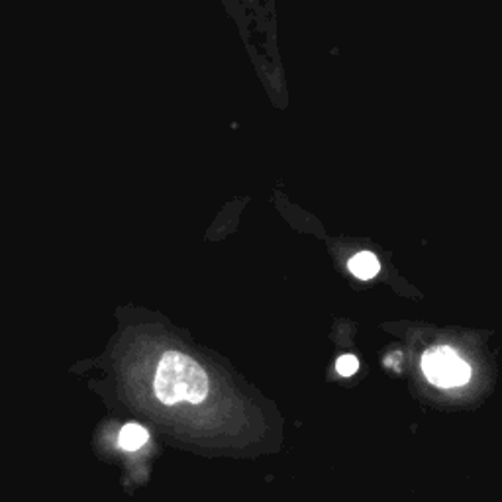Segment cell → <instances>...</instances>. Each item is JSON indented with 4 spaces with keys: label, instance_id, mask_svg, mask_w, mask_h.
Instances as JSON below:
<instances>
[{
    "label": "cell",
    "instance_id": "cell-2",
    "mask_svg": "<svg viewBox=\"0 0 502 502\" xmlns=\"http://www.w3.org/2000/svg\"><path fill=\"white\" fill-rule=\"evenodd\" d=\"M424 373L440 387H459L465 385L471 376V369L459 355L451 349H435L424 357Z\"/></svg>",
    "mask_w": 502,
    "mask_h": 502
},
{
    "label": "cell",
    "instance_id": "cell-3",
    "mask_svg": "<svg viewBox=\"0 0 502 502\" xmlns=\"http://www.w3.org/2000/svg\"><path fill=\"white\" fill-rule=\"evenodd\" d=\"M148 430L139 424H125L120 432V447L125 451H137L139 447L148 444Z\"/></svg>",
    "mask_w": 502,
    "mask_h": 502
},
{
    "label": "cell",
    "instance_id": "cell-4",
    "mask_svg": "<svg viewBox=\"0 0 502 502\" xmlns=\"http://www.w3.org/2000/svg\"><path fill=\"white\" fill-rule=\"evenodd\" d=\"M379 269H381V265L376 261V257L373 253H369V251H361V253H357L355 257H352V261H349V271L357 277V279H371V277H375L379 273Z\"/></svg>",
    "mask_w": 502,
    "mask_h": 502
},
{
    "label": "cell",
    "instance_id": "cell-5",
    "mask_svg": "<svg viewBox=\"0 0 502 502\" xmlns=\"http://www.w3.org/2000/svg\"><path fill=\"white\" fill-rule=\"evenodd\" d=\"M336 369H338V373L342 376H352L359 369V361H357V357L354 355H343L338 359V363H336Z\"/></svg>",
    "mask_w": 502,
    "mask_h": 502
},
{
    "label": "cell",
    "instance_id": "cell-1",
    "mask_svg": "<svg viewBox=\"0 0 502 502\" xmlns=\"http://www.w3.org/2000/svg\"><path fill=\"white\" fill-rule=\"evenodd\" d=\"M155 395L165 404H198L208 395V376L194 359L179 352L163 355L155 375Z\"/></svg>",
    "mask_w": 502,
    "mask_h": 502
}]
</instances>
